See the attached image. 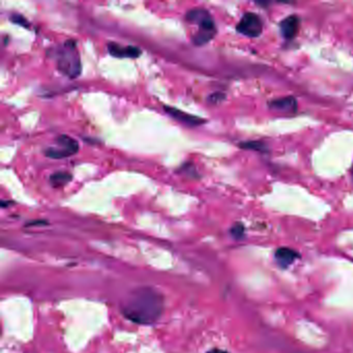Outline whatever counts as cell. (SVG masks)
Here are the masks:
<instances>
[{
    "label": "cell",
    "instance_id": "7c38bea8",
    "mask_svg": "<svg viewBox=\"0 0 353 353\" xmlns=\"http://www.w3.org/2000/svg\"><path fill=\"white\" fill-rule=\"evenodd\" d=\"M9 19H10V21H11L12 23H15V24H17V25H20V26H23V27L29 28V25H30L29 22L27 21L26 18L23 17V16L20 15V14H12V15H10Z\"/></svg>",
    "mask_w": 353,
    "mask_h": 353
},
{
    "label": "cell",
    "instance_id": "30bf717a",
    "mask_svg": "<svg viewBox=\"0 0 353 353\" xmlns=\"http://www.w3.org/2000/svg\"><path fill=\"white\" fill-rule=\"evenodd\" d=\"M268 106L270 109L278 111H294L296 109V99L292 96L274 99L269 103Z\"/></svg>",
    "mask_w": 353,
    "mask_h": 353
},
{
    "label": "cell",
    "instance_id": "277c9868",
    "mask_svg": "<svg viewBox=\"0 0 353 353\" xmlns=\"http://www.w3.org/2000/svg\"><path fill=\"white\" fill-rule=\"evenodd\" d=\"M56 147H49L45 150V155L53 160L66 159L78 153L79 143L68 135H60L56 138Z\"/></svg>",
    "mask_w": 353,
    "mask_h": 353
},
{
    "label": "cell",
    "instance_id": "8992f818",
    "mask_svg": "<svg viewBox=\"0 0 353 353\" xmlns=\"http://www.w3.org/2000/svg\"><path fill=\"white\" fill-rule=\"evenodd\" d=\"M108 52L117 58H137L141 55V50L135 46H121L119 44L110 42L107 45Z\"/></svg>",
    "mask_w": 353,
    "mask_h": 353
},
{
    "label": "cell",
    "instance_id": "4fadbf2b",
    "mask_svg": "<svg viewBox=\"0 0 353 353\" xmlns=\"http://www.w3.org/2000/svg\"><path fill=\"white\" fill-rule=\"evenodd\" d=\"M241 147L246 148V149H252V150H259V151H263L265 149V145H264L262 142H258V141H250V142H246L241 144Z\"/></svg>",
    "mask_w": 353,
    "mask_h": 353
},
{
    "label": "cell",
    "instance_id": "ba28073f",
    "mask_svg": "<svg viewBox=\"0 0 353 353\" xmlns=\"http://www.w3.org/2000/svg\"><path fill=\"white\" fill-rule=\"evenodd\" d=\"M280 28L283 36L286 40H292L296 36L298 28H299V19L295 15H291L284 19L281 24Z\"/></svg>",
    "mask_w": 353,
    "mask_h": 353
},
{
    "label": "cell",
    "instance_id": "2e32d148",
    "mask_svg": "<svg viewBox=\"0 0 353 353\" xmlns=\"http://www.w3.org/2000/svg\"><path fill=\"white\" fill-rule=\"evenodd\" d=\"M207 353H228V352L225 351V350H221V349H212V350L208 351Z\"/></svg>",
    "mask_w": 353,
    "mask_h": 353
},
{
    "label": "cell",
    "instance_id": "9a60e30c",
    "mask_svg": "<svg viewBox=\"0 0 353 353\" xmlns=\"http://www.w3.org/2000/svg\"><path fill=\"white\" fill-rule=\"evenodd\" d=\"M224 98H225V94L220 93V92H216L208 97V102L211 104H219L220 102H222Z\"/></svg>",
    "mask_w": 353,
    "mask_h": 353
},
{
    "label": "cell",
    "instance_id": "5bb4252c",
    "mask_svg": "<svg viewBox=\"0 0 353 353\" xmlns=\"http://www.w3.org/2000/svg\"><path fill=\"white\" fill-rule=\"evenodd\" d=\"M244 226L242 224H236L232 227L231 229V234L235 237V238H241L244 235Z\"/></svg>",
    "mask_w": 353,
    "mask_h": 353
},
{
    "label": "cell",
    "instance_id": "8fae6325",
    "mask_svg": "<svg viewBox=\"0 0 353 353\" xmlns=\"http://www.w3.org/2000/svg\"><path fill=\"white\" fill-rule=\"evenodd\" d=\"M72 180V174L66 171H59L50 176V183L54 187H61Z\"/></svg>",
    "mask_w": 353,
    "mask_h": 353
},
{
    "label": "cell",
    "instance_id": "9c48e42d",
    "mask_svg": "<svg viewBox=\"0 0 353 353\" xmlns=\"http://www.w3.org/2000/svg\"><path fill=\"white\" fill-rule=\"evenodd\" d=\"M297 257V252L289 248H280L275 252V260L283 268L288 267L290 264H292Z\"/></svg>",
    "mask_w": 353,
    "mask_h": 353
},
{
    "label": "cell",
    "instance_id": "7a4b0ae2",
    "mask_svg": "<svg viewBox=\"0 0 353 353\" xmlns=\"http://www.w3.org/2000/svg\"><path fill=\"white\" fill-rule=\"evenodd\" d=\"M57 69L69 78H77L81 74V59L76 41H67L54 50Z\"/></svg>",
    "mask_w": 353,
    "mask_h": 353
},
{
    "label": "cell",
    "instance_id": "3957f363",
    "mask_svg": "<svg viewBox=\"0 0 353 353\" xmlns=\"http://www.w3.org/2000/svg\"><path fill=\"white\" fill-rule=\"evenodd\" d=\"M187 22L196 24L199 27L198 31L192 36L193 44L196 46H203L207 44L217 33L216 23H214L209 11L204 8L190 9L185 15Z\"/></svg>",
    "mask_w": 353,
    "mask_h": 353
},
{
    "label": "cell",
    "instance_id": "52a82bcc",
    "mask_svg": "<svg viewBox=\"0 0 353 353\" xmlns=\"http://www.w3.org/2000/svg\"><path fill=\"white\" fill-rule=\"evenodd\" d=\"M164 110H165V112H167L172 118L176 119L181 123H184L186 125H190V127H198V125H201L205 122L204 119L191 115V114H187V113L180 111L177 108L165 106L164 107Z\"/></svg>",
    "mask_w": 353,
    "mask_h": 353
},
{
    "label": "cell",
    "instance_id": "6da1fadb",
    "mask_svg": "<svg viewBox=\"0 0 353 353\" xmlns=\"http://www.w3.org/2000/svg\"><path fill=\"white\" fill-rule=\"evenodd\" d=\"M163 309V296L153 288L141 287L133 291L124 301L122 312L135 323L150 324L160 318Z\"/></svg>",
    "mask_w": 353,
    "mask_h": 353
},
{
    "label": "cell",
    "instance_id": "5b68a950",
    "mask_svg": "<svg viewBox=\"0 0 353 353\" xmlns=\"http://www.w3.org/2000/svg\"><path fill=\"white\" fill-rule=\"evenodd\" d=\"M236 30L249 37H257L263 31V24L258 15L254 12H247L238 22Z\"/></svg>",
    "mask_w": 353,
    "mask_h": 353
}]
</instances>
